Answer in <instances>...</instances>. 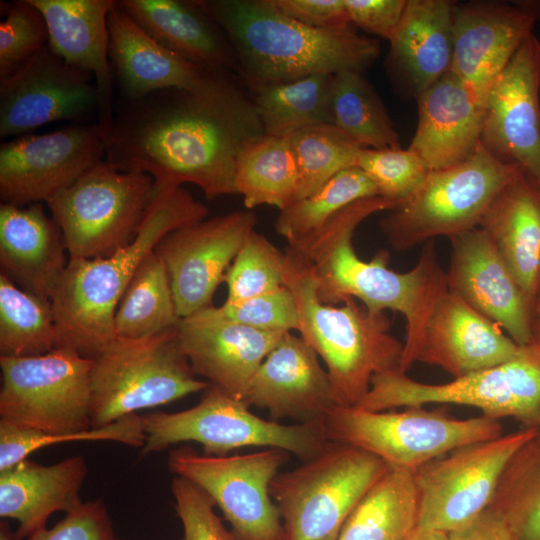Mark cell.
<instances>
[{
	"label": "cell",
	"instance_id": "6da1fadb",
	"mask_svg": "<svg viewBox=\"0 0 540 540\" xmlns=\"http://www.w3.org/2000/svg\"><path fill=\"white\" fill-rule=\"evenodd\" d=\"M265 134L253 100L226 74L192 92L162 89L114 104L106 160L155 186L197 185L208 199L237 194V159Z\"/></svg>",
	"mask_w": 540,
	"mask_h": 540
},
{
	"label": "cell",
	"instance_id": "7a4b0ae2",
	"mask_svg": "<svg viewBox=\"0 0 540 540\" xmlns=\"http://www.w3.org/2000/svg\"><path fill=\"white\" fill-rule=\"evenodd\" d=\"M395 205L381 196L360 199L334 215L317 233L288 246L310 264L321 302L329 305L346 298L358 299L371 312L392 310L406 320L401 371L416 362L422 332L439 296L448 290L433 240L422 248L415 267L405 273L388 267L387 250L365 261L354 250L352 239L359 224Z\"/></svg>",
	"mask_w": 540,
	"mask_h": 540
},
{
	"label": "cell",
	"instance_id": "3957f363",
	"mask_svg": "<svg viewBox=\"0 0 540 540\" xmlns=\"http://www.w3.org/2000/svg\"><path fill=\"white\" fill-rule=\"evenodd\" d=\"M226 35L238 72L254 88L318 73L362 72L379 56L378 40L350 27L317 29L276 10L269 0H195Z\"/></svg>",
	"mask_w": 540,
	"mask_h": 540
},
{
	"label": "cell",
	"instance_id": "277c9868",
	"mask_svg": "<svg viewBox=\"0 0 540 540\" xmlns=\"http://www.w3.org/2000/svg\"><path fill=\"white\" fill-rule=\"evenodd\" d=\"M154 187L151 206L129 245L107 257L68 259L51 298L59 346L92 359L114 341L116 307L141 263L167 234L207 217L208 208L182 186Z\"/></svg>",
	"mask_w": 540,
	"mask_h": 540
},
{
	"label": "cell",
	"instance_id": "5b68a950",
	"mask_svg": "<svg viewBox=\"0 0 540 540\" xmlns=\"http://www.w3.org/2000/svg\"><path fill=\"white\" fill-rule=\"evenodd\" d=\"M284 285L295 298L300 337L327 366L336 405H357L374 375L401 371L404 343L390 333L387 315L351 297L338 307L321 302L312 267L289 247Z\"/></svg>",
	"mask_w": 540,
	"mask_h": 540
},
{
	"label": "cell",
	"instance_id": "8992f818",
	"mask_svg": "<svg viewBox=\"0 0 540 540\" xmlns=\"http://www.w3.org/2000/svg\"><path fill=\"white\" fill-rule=\"evenodd\" d=\"M455 404L474 407L494 420L513 418L540 430V344L521 346L513 358L441 384L416 381L402 371L373 376L355 406L369 411Z\"/></svg>",
	"mask_w": 540,
	"mask_h": 540
},
{
	"label": "cell",
	"instance_id": "52a82bcc",
	"mask_svg": "<svg viewBox=\"0 0 540 540\" xmlns=\"http://www.w3.org/2000/svg\"><path fill=\"white\" fill-rule=\"evenodd\" d=\"M387 467L373 454L332 441L297 468L278 473L269 491L284 540H338L352 511Z\"/></svg>",
	"mask_w": 540,
	"mask_h": 540
},
{
	"label": "cell",
	"instance_id": "ba28073f",
	"mask_svg": "<svg viewBox=\"0 0 540 540\" xmlns=\"http://www.w3.org/2000/svg\"><path fill=\"white\" fill-rule=\"evenodd\" d=\"M146 435L141 455L194 441L203 454L225 456L244 447L278 448L302 461L324 451L331 440L324 423L285 425L256 416L245 401L210 385L200 402L183 411L154 412L141 416Z\"/></svg>",
	"mask_w": 540,
	"mask_h": 540
},
{
	"label": "cell",
	"instance_id": "9c48e42d",
	"mask_svg": "<svg viewBox=\"0 0 540 540\" xmlns=\"http://www.w3.org/2000/svg\"><path fill=\"white\" fill-rule=\"evenodd\" d=\"M92 360V428L205 391L211 385L196 378L178 343L176 327L148 339L116 337Z\"/></svg>",
	"mask_w": 540,
	"mask_h": 540
},
{
	"label": "cell",
	"instance_id": "30bf717a",
	"mask_svg": "<svg viewBox=\"0 0 540 540\" xmlns=\"http://www.w3.org/2000/svg\"><path fill=\"white\" fill-rule=\"evenodd\" d=\"M520 169L504 163L481 144L466 160L431 171L407 201L380 221L398 251L438 236L451 238L478 228L490 204Z\"/></svg>",
	"mask_w": 540,
	"mask_h": 540
},
{
	"label": "cell",
	"instance_id": "8fae6325",
	"mask_svg": "<svg viewBox=\"0 0 540 540\" xmlns=\"http://www.w3.org/2000/svg\"><path fill=\"white\" fill-rule=\"evenodd\" d=\"M154 193L149 174L102 160L45 203L63 233L68 259H95L134 240Z\"/></svg>",
	"mask_w": 540,
	"mask_h": 540
},
{
	"label": "cell",
	"instance_id": "7c38bea8",
	"mask_svg": "<svg viewBox=\"0 0 540 540\" xmlns=\"http://www.w3.org/2000/svg\"><path fill=\"white\" fill-rule=\"evenodd\" d=\"M324 426L329 440L360 448L389 466L414 473L460 446L502 435L498 420L483 415L455 419L424 407L389 412L335 405Z\"/></svg>",
	"mask_w": 540,
	"mask_h": 540
},
{
	"label": "cell",
	"instance_id": "4fadbf2b",
	"mask_svg": "<svg viewBox=\"0 0 540 540\" xmlns=\"http://www.w3.org/2000/svg\"><path fill=\"white\" fill-rule=\"evenodd\" d=\"M92 363L68 346L38 356H0V421L48 433L91 429Z\"/></svg>",
	"mask_w": 540,
	"mask_h": 540
},
{
	"label": "cell",
	"instance_id": "5bb4252c",
	"mask_svg": "<svg viewBox=\"0 0 540 540\" xmlns=\"http://www.w3.org/2000/svg\"><path fill=\"white\" fill-rule=\"evenodd\" d=\"M290 453L278 448L210 456L189 447L168 457L169 470L205 491L231 526L234 540H284L279 509L270 483Z\"/></svg>",
	"mask_w": 540,
	"mask_h": 540
},
{
	"label": "cell",
	"instance_id": "9a60e30c",
	"mask_svg": "<svg viewBox=\"0 0 540 540\" xmlns=\"http://www.w3.org/2000/svg\"><path fill=\"white\" fill-rule=\"evenodd\" d=\"M536 431L466 444L419 468L418 527L449 533L486 510L509 459Z\"/></svg>",
	"mask_w": 540,
	"mask_h": 540
},
{
	"label": "cell",
	"instance_id": "2e32d148",
	"mask_svg": "<svg viewBox=\"0 0 540 540\" xmlns=\"http://www.w3.org/2000/svg\"><path fill=\"white\" fill-rule=\"evenodd\" d=\"M104 155L105 138L97 123L2 142L0 199L19 207L46 202L104 160Z\"/></svg>",
	"mask_w": 540,
	"mask_h": 540
},
{
	"label": "cell",
	"instance_id": "e0dca14e",
	"mask_svg": "<svg viewBox=\"0 0 540 540\" xmlns=\"http://www.w3.org/2000/svg\"><path fill=\"white\" fill-rule=\"evenodd\" d=\"M99 95L91 74L63 60L47 43L24 65L0 78V137L56 121L89 123Z\"/></svg>",
	"mask_w": 540,
	"mask_h": 540
},
{
	"label": "cell",
	"instance_id": "ac0fdd59",
	"mask_svg": "<svg viewBox=\"0 0 540 540\" xmlns=\"http://www.w3.org/2000/svg\"><path fill=\"white\" fill-rule=\"evenodd\" d=\"M256 215L241 210L203 219L167 234L155 247L171 282L180 318L212 306V299L247 237Z\"/></svg>",
	"mask_w": 540,
	"mask_h": 540
},
{
	"label": "cell",
	"instance_id": "d6986e66",
	"mask_svg": "<svg viewBox=\"0 0 540 540\" xmlns=\"http://www.w3.org/2000/svg\"><path fill=\"white\" fill-rule=\"evenodd\" d=\"M540 42L532 33L492 84L484 105L481 145L517 166L540 189Z\"/></svg>",
	"mask_w": 540,
	"mask_h": 540
},
{
	"label": "cell",
	"instance_id": "ffe728a7",
	"mask_svg": "<svg viewBox=\"0 0 540 540\" xmlns=\"http://www.w3.org/2000/svg\"><path fill=\"white\" fill-rule=\"evenodd\" d=\"M539 20L538 1L455 3L451 70L481 106Z\"/></svg>",
	"mask_w": 540,
	"mask_h": 540
},
{
	"label": "cell",
	"instance_id": "44dd1931",
	"mask_svg": "<svg viewBox=\"0 0 540 540\" xmlns=\"http://www.w3.org/2000/svg\"><path fill=\"white\" fill-rule=\"evenodd\" d=\"M449 239L448 290L497 324L518 345L535 343V305L488 235L478 227Z\"/></svg>",
	"mask_w": 540,
	"mask_h": 540
},
{
	"label": "cell",
	"instance_id": "7402d4cb",
	"mask_svg": "<svg viewBox=\"0 0 540 540\" xmlns=\"http://www.w3.org/2000/svg\"><path fill=\"white\" fill-rule=\"evenodd\" d=\"M285 333L235 322L214 305L181 318L176 326L178 343L195 374L245 402L254 374Z\"/></svg>",
	"mask_w": 540,
	"mask_h": 540
},
{
	"label": "cell",
	"instance_id": "603a6c76",
	"mask_svg": "<svg viewBox=\"0 0 540 540\" xmlns=\"http://www.w3.org/2000/svg\"><path fill=\"white\" fill-rule=\"evenodd\" d=\"M246 403L267 410L272 421L324 423L336 405L328 372L305 341L286 332L254 374Z\"/></svg>",
	"mask_w": 540,
	"mask_h": 540
},
{
	"label": "cell",
	"instance_id": "cb8c5ba5",
	"mask_svg": "<svg viewBox=\"0 0 540 540\" xmlns=\"http://www.w3.org/2000/svg\"><path fill=\"white\" fill-rule=\"evenodd\" d=\"M521 346L449 290L436 300L425 323L416 362L459 378L503 363Z\"/></svg>",
	"mask_w": 540,
	"mask_h": 540
},
{
	"label": "cell",
	"instance_id": "d4e9b609",
	"mask_svg": "<svg viewBox=\"0 0 540 540\" xmlns=\"http://www.w3.org/2000/svg\"><path fill=\"white\" fill-rule=\"evenodd\" d=\"M44 16L48 44L68 64L95 80L99 109L97 125L104 138L114 114L113 69L108 49V15L115 0H30Z\"/></svg>",
	"mask_w": 540,
	"mask_h": 540
},
{
	"label": "cell",
	"instance_id": "484cf974",
	"mask_svg": "<svg viewBox=\"0 0 540 540\" xmlns=\"http://www.w3.org/2000/svg\"><path fill=\"white\" fill-rule=\"evenodd\" d=\"M107 24L109 58L123 97L136 98L162 89L196 92L226 74L199 66L163 47L117 2Z\"/></svg>",
	"mask_w": 540,
	"mask_h": 540
},
{
	"label": "cell",
	"instance_id": "4316f807",
	"mask_svg": "<svg viewBox=\"0 0 540 540\" xmlns=\"http://www.w3.org/2000/svg\"><path fill=\"white\" fill-rule=\"evenodd\" d=\"M63 233L41 203H1V274L19 288L51 301L68 264Z\"/></svg>",
	"mask_w": 540,
	"mask_h": 540
},
{
	"label": "cell",
	"instance_id": "83f0119b",
	"mask_svg": "<svg viewBox=\"0 0 540 540\" xmlns=\"http://www.w3.org/2000/svg\"><path fill=\"white\" fill-rule=\"evenodd\" d=\"M416 100L418 125L408 149L431 171L458 164L478 149L484 107L452 70Z\"/></svg>",
	"mask_w": 540,
	"mask_h": 540
},
{
	"label": "cell",
	"instance_id": "f1b7e54d",
	"mask_svg": "<svg viewBox=\"0 0 540 540\" xmlns=\"http://www.w3.org/2000/svg\"><path fill=\"white\" fill-rule=\"evenodd\" d=\"M449 0H408L391 38V73L415 99L451 70L453 12Z\"/></svg>",
	"mask_w": 540,
	"mask_h": 540
},
{
	"label": "cell",
	"instance_id": "f546056e",
	"mask_svg": "<svg viewBox=\"0 0 540 540\" xmlns=\"http://www.w3.org/2000/svg\"><path fill=\"white\" fill-rule=\"evenodd\" d=\"M88 472L82 456L52 465L25 459L0 472V517L18 522L15 534L26 540L45 528L55 512H70L82 501L80 489Z\"/></svg>",
	"mask_w": 540,
	"mask_h": 540
},
{
	"label": "cell",
	"instance_id": "4dcf8cb0",
	"mask_svg": "<svg viewBox=\"0 0 540 540\" xmlns=\"http://www.w3.org/2000/svg\"><path fill=\"white\" fill-rule=\"evenodd\" d=\"M116 2L143 31L168 50L214 71L238 72L237 60L226 35L195 0Z\"/></svg>",
	"mask_w": 540,
	"mask_h": 540
},
{
	"label": "cell",
	"instance_id": "1f68e13d",
	"mask_svg": "<svg viewBox=\"0 0 540 540\" xmlns=\"http://www.w3.org/2000/svg\"><path fill=\"white\" fill-rule=\"evenodd\" d=\"M479 228L536 305L540 289V189L518 171L492 201Z\"/></svg>",
	"mask_w": 540,
	"mask_h": 540
},
{
	"label": "cell",
	"instance_id": "d6a6232c",
	"mask_svg": "<svg viewBox=\"0 0 540 540\" xmlns=\"http://www.w3.org/2000/svg\"><path fill=\"white\" fill-rule=\"evenodd\" d=\"M418 519L414 472L388 465L352 511L338 540H406Z\"/></svg>",
	"mask_w": 540,
	"mask_h": 540
},
{
	"label": "cell",
	"instance_id": "836d02e7",
	"mask_svg": "<svg viewBox=\"0 0 540 540\" xmlns=\"http://www.w3.org/2000/svg\"><path fill=\"white\" fill-rule=\"evenodd\" d=\"M298 184V168L287 137L263 134L240 151L235 186L246 210L269 205L282 211L295 202Z\"/></svg>",
	"mask_w": 540,
	"mask_h": 540
},
{
	"label": "cell",
	"instance_id": "e575fe53",
	"mask_svg": "<svg viewBox=\"0 0 540 540\" xmlns=\"http://www.w3.org/2000/svg\"><path fill=\"white\" fill-rule=\"evenodd\" d=\"M180 319L168 271L153 251L137 269L116 307L115 335L127 340L148 339L175 328Z\"/></svg>",
	"mask_w": 540,
	"mask_h": 540
},
{
	"label": "cell",
	"instance_id": "d590c367",
	"mask_svg": "<svg viewBox=\"0 0 540 540\" xmlns=\"http://www.w3.org/2000/svg\"><path fill=\"white\" fill-rule=\"evenodd\" d=\"M332 76L318 73L254 88L253 103L265 134L286 138L311 126L332 124L329 101Z\"/></svg>",
	"mask_w": 540,
	"mask_h": 540
},
{
	"label": "cell",
	"instance_id": "8d00e7d4",
	"mask_svg": "<svg viewBox=\"0 0 540 540\" xmlns=\"http://www.w3.org/2000/svg\"><path fill=\"white\" fill-rule=\"evenodd\" d=\"M329 101L332 125L363 148H401L386 108L361 72L333 74Z\"/></svg>",
	"mask_w": 540,
	"mask_h": 540
},
{
	"label": "cell",
	"instance_id": "74e56055",
	"mask_svg": "<svg viewBox=\"0 0 540 540\" xmlns=\"http://www.w3.org/2000/svg\"><path fill=\"white\" fill-rule=\"evenodd\" d=\"M59 345L51 301L19 288L0 274L1 356H38Z\"/></svg>",
	"mask_w": 540,
	"mask_h": 540
},
{
	"label": "cell",
	"instance_id": "f35d334b",
	"mask_svg": "<svg viewBox=\"0 0 540 540\" xmlns=\"http://www.w3.org/2000/svg\"><path fill=\"white\" fill-rule=\"evenodd\" d=\"M489 508L505 520L516 540H540V430L509 459Z\"/></svg>",
	"mask_w": 540,
	"mask_h": 540
},
{
	"label": "cell",
	"instance_id": "ab89813d",
	"mask_svg": "<svg viewBox=\"0 0 540 540\" xmlns=\"http://www.w3.org/2000/svg\"><path fill=\"white\" fill-rule=\"evenodd\" d=\"M379 196L370 177L358 166L342 170L309 197L280 211L275 231L288 246L317 233L334 215L350 204Z\"/></svg>",
	"mask_w": 540,
	"mask_h": 540
},
{
	"label": "cell",
	"instance_id": "60d3db41",
	"mask_svg": "<svg viewBox=\"0 0 540 540\" xmlns=\"http://www.w3.org/2000/svg\"><path fill=\"white\" fill-rule=\"evenodd\" d=\"M287 139L299 174L295 201L309 197L337 173L356 166L363 148L332 124L311 126Z\"/></svg>",
	"mask_w": 540,
	"mask_h": 540
},
{
	"label": "cell",
	"instance_id": "b9f144b4",
	"mask_svg": "<svg viewBox=\"0 0 540 540\" xmlns=\"http://www.w3.org/2000/svg\"><path fill=\"white\" fill-rule=\"evenodd\" d=\"M142 417L131 414L109 425L81 432L48 433L20 428L0 421V472L7 470L41 448L74 441H113L131 447L145 444Z\"/></svg>",
	"mask_w": 540,
	"mask_h": 540
},
{
	"label": "cell",
	"instance_id": "7bdbcfd3",
	"mask_svg": "<svg viewBox=\"0 0 540 540\" xmlns=\"http://www.w3.org/2000/svg\"><path fill=\"white\" fill-rule=\"evenodd\" d=\"M285 253L255 230L247 237L227 270L226 301L269 293L284 286Z\"/></svg>",
	"mask_w": 540,
	"mask_h": 540
},
{
	"label": "cell",
	"instance_id": "ee69618b",
	"mask_svg": "<svg viewBox=\"0 0 540 540\" xmlns=\"http://www.w3.org/2000/svg\"><path fill=\"white\" fill-rule=\"evenodd\" d=\"M356 166L374 182L378 195L392 202L395 208L412 197L431 172L408 148H362Z\"/></svg>",
	"mask_w": 540,
	"mask_h": 540
},
{
	"label": "cell",
	"instance_id": "f6af8a7d",
	"mask_svg": "<svg viewBox=\"0 0 540 540\" xmlns=\"http://www.w3.org/2000/svg\"><path fill=\"white\" fill-rule=\"evenodd\" d=\"M5 18L0 22V78L24 65L49 40L46 20L30 0L1 2Z\"/></svg>",
	"mask_w": 540,
	"mask_h": 540
},
{
	"label": "cell",
	"instance_id": "bcb514c9",
	"mask_svg": "<svg viewBox=\"0 0 540 540\" xmlns=\"http://www.w3.org/2000/svg\"><path fill=\"white\" fill-rule=\"evenodd\" d=\"M229 319L264 331L292 332L298 330L299 316L295 298L286 286L249 299L219 306Z\"/></svg>",
	"mask_w": 540,
	"mask_h": 540
},
{
	"label": "cell",
	"instance_id": "7dc6e473",
	"mask_svg": "<svg viewBox=\"0 0 540 540\" xmlns=\"http://www.w3.org/2000/svg\"><path fill=\"white\" fill-rule=\"evenodd\" d=\"M171 491L183 526L182 540H234L231 531L214 511V501L200 487L174 476Z\"/></svg>",
	"mask_w": 540,
	"mask_h": 540
},
{
	"label": "cell",
	"instance_id": "c3c4849f",
	"mask_svg": "<svg viewBox=\"0 0 540 540\" xmlns=\"http://www.w3.org/2000/svg\"><path fill=\"white\" fill-rule=\"evenodd\" d=\"M26 540H117L101 498L82 502L52 528H42Z\"/></svg>",
	"mask_w": 540,
	"mask_h": 540
},
{
	"label": "cell",
	"instance_id": "681fc988",
	"mask_svg": "<svg viewBox=\"0 0 540 540\" xmlns=\"http://www.w3.org/2000/svg\"><path fill=\"white\" fill-rule=\"evenodd\" d=\"M351 25L388 41L396 32L408 0H344Z\"/></svg>",
	"mask_w": 540,
	"mask_h": 540
},
{
	"label": "cell",
	"instance_id": "f907efd6",
	"mask_svg": "<svg viewBox=\"0 0 540 540\" xmlns=\"http://www.w3.org/2000/svg\"><path fill=\"white\" fill-rule=\"evenodd\" d=\"M283 15L317 29L350 27L344 0H269Z\"/></svg>",
	"mask_w": 540,
	"mask_h": 540
},
{
	"label": "cell",
	"instance_id": "816d5d0a",
	"mask_svg": "<svg viewBox=\"0 0 540 540\" xmlns=\"http://www.w3.org/2000/svg\"><path fill=\"white\" fill-rule=\"evenodd\" d=\"M447 540H516L505 520L487 508L466 524L447 533Z\"/></svg>",
	"mask_w": 540,
	"mask_h": 540
},
{
	"label": "cell",
	"instance_id": "f5cc1de1",
	"mask_svg": "<svg viewBox=\"0 0 540 540\" xmlns=\"http://www.w3.org/2000/svg\"><path fill=\"white\" fill-rule=\"evenodd\" d=\"M406 540H447V533L417 527Z\"/></svg>",
	"mask_w": 540,
	"mask_h": 540
},
{
	"label": "cell",
	"instance_id": "db71d44e",
	"mask_svg": "<svg viewBox=\"0 0 540 540\" xmlns=\"http://www.w3.org/2000/svg\"><path fill=\"white\" fill-rule=\"evenodd\" d=\"M0 540H19L6 520H2L0 523Z\"/></svg>",
	"mask_w": 540,
	"mask_h": 540
},
{
	"label": "cell",
	"instance_id": "11a10c76",
	"mask_svg": "<svg viewBox=\"0 0 540 540\" xmlns=\"http://www.w3.org/2000/svg\"><path fill=\"white\" fill-rule=\"evenodd\" d=\"M539 307H540V289H539V294H538V298H537L536 305H535V310L537 308H539Z\"/></svg>",
	"mask_w": 540,
	"mask_h": 540
},
{
	"label": "cell",
	"instance_id": "9f6ffc18",
	"mask_svg": "<svg viewBox=\"0 0 540 540\" xmlns=\"http://www.w3.org/2000/svg\"><path fill=\"white\" fill-rule=\"evenodd\" d=\"M539 80H540V52H539Z\"/></svg>",
	"mask_w": 540,
	"mask_h": 540
},
{
	"label": "cell",
	"instance_id": "6f0895ef",
	"mask_svg": "<svg viewBox=\"0 0 540 540\" xmlns=\"http://www.w3.org/2000/svg\"><path fill=\"white\" fill-rule=\"evenodd\" d=\"M538 321H539V324H540V308L538 310Z\"/></svg>",
	"mask_w": 540,
	"mask_h": 540
},
{
	"label": "cell",
	"instance_id": "680465c9",
	"mask_svg": "<svg viewBox=\"0 0 540 540\" xmlns=\"http://www.w3.org/2000/svg\"><path fill=\"white\" fill-rule=\"evenodd\" d=\"M117 540H119V539H117Z\"/></svg>",
	"mask_w": 540,
	"mask_h": 540
}]
</instances>
